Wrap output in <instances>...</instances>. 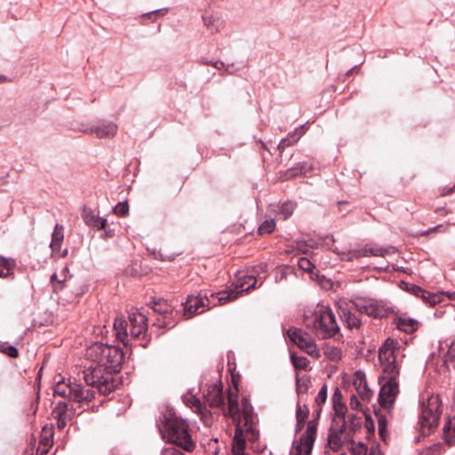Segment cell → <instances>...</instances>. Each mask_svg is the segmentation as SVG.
<instances>
[{
	"label": "cell",
	"mask_w": 455,
	"mask_h": 455,
	"mask_svg": "<svg viewBox=\"0 0 455 455\" xmlns=\"http://www.w3.org/2000/svg\"><path fill=\"white\" fill-rule=\"evenodd\" d=\"M159 430L162 438L172 445H175L184 451L191 453L195 449L188 426L174 411H166L159 420Z\"/></svg>",
	"instance_id": "obj_1"
},
{
	"label": "cell",
	"mask_w": 455,
	"mask_h": 455,
	"mask_svg": "<svg viewBox=\"0 0 455 455\" xmlns=\"http://www.w3.org/2000/svg\"><path fill=\"white\" fill-rule=\"evenodd\" d=\"M442 398L438 394L427 398L420 408L419 420V435L420 438H428L436 432L442 417Z\"/></svg>",
	"instance_id": "obj_2"
},
{
	"label": "cell",
	"mask_w": 455,
	"mask_h": 455,
	"mask_svg": "<svg viewBox=\"0 0 455 455\" xmlns=\"http://www.w3.org/2000/svg\"><path fill=\"white\" fill-rule=\"evenodd\" d=\"M310 319L311 330L320 340L331 339L340 331L333 311L326 304L317 307Z\"/></svg>",
	"instance_id": "obj_3"
},
{
	"label": "cell",
	"mask_w": 455,
	"mask_h": 455,
	"mask_svg": "<svg viewBox=\"0 0 455 455\" xmlns=\"http://www.w3.org/2000/svg\"><path fill=\"white\" fill-rule=\"evenodd\" d=\"M118 372L110 368L101 366L91 368L85 374L88 385L96 389L101 395H109L117 390L121 383Z\"/></svg>",
	"instance_id": "obj_4"
},
{
	"label": "cell",
	"mask_w": 455,
	"mask_h": 455,
	"mask_svg": "<svg viewBox=\"0 0 455 455\" xmlns=\"http://www.w3.org/2000/svg\"><path fill=\"white\" fill-rule=\"evenodd\" d=\"M86 356L90 361L117 372L122 367L125 360L124 354L119 349L101 343H95L91 346L87 351Z\"/></svg>",
	"instance_id": "obj_5"
},
{
	"label": "cell",
	"mask_w": 455,
	"mask_h": 455,
	"mask_svg": "<svg viewBox=\"0 0 455 455\" xmlns=\"http://www.w3.org/2000/svg\"><path fill=\"white\" fill-rule=\"evenodd\" d=\"M351 302L354 304L356 309L365 315L376 318L383 319L388 318L394 314V309L387 302L372 298L364 296H354L351 299Z\"/></svg>",
	"instance_id": "obj_6"
},
{
	"label": "cell",
	"mask_w": 455,
	"mask_h": 455,
	"mask_svg": "<svg viewBox=\"0 0 455 455\" xmlns=\"http://www.w3.org/2000/svg\"><path fill=\"white\" fill-rule=\"evenodd\" d=\"M55 392L62 398L77 403H86L92 400L93 394L91 390L73 381H61L55 388Z\"/></svg>",
	"instance_id": "obj_7"
},
{
	"label": "cell",
	"mask_w": 455,
	"mask_h": 455,
	"mask_svg": "<svg viewBox=\"0 0 455 455\" xmlns=\"http://www.w3.org/2000/svg\"><path fill=\"white\" fill-rule=\"evenodd\" d=\"M287 335L290 340L297 346L300 350L310 355L314 359H319L320 351L316 343L314 338L311 334L305 332L302 329L297 327H291L287 331Z\"/></svg>",
	"instance_id": "obj_8"
},
{
	"label": "cell",
	"mask_w": 455,
	"mask_h": 455,
	"mask_svg": "<svg viewBox=\"0 0 455 455\" xmlns=\"http://www.w3.org/2000/svg\"><path fill=\"white\" fill-rule=\"evenodd\" d=\"M256 278L254 276H244L232 284L229 288L217 293L215 296L220 303H226L239 297L243 293L254 288L256 284Z\"/></svg>",
	"instance_id": "obj_9"
},
{
	"label": "cell",
	"mask_w": 455,
	"mask_h": 455,
	"mask_svg": "<svg viewBox=\"0 0 455 455\" xmlns=\"http://www.w3.org/2000/svg\"><path fill=\"white\" fill-rule=\"evenodd\" d=\"M79 131L97 139H113L118 133V126L109 120H99L86 127L79 128Z\"/></svg>",
	"instance_id": "obj_10"
},
{
	"label": "cell",
	"mask_w": 455,
	"mask_h": 455,
	"mask_svg": "<svg viewBox=\"0 0 455 455\" xmlns=\"http://www.w3.org/2000/svg\"><path fill=\"white\" fill-rule=\"evenodd\" d=\"M334 303L340 318L347 328L353 330L359 329L361 326V319L355 312L356 307L352 302V305H350V302L347 300L341 298L339 300H336Z\"/></svg>",
	"instance_id": "obj_11"
},
{
	"label": "cell",
	"mask_w": 455,
	"mask_h": 455,
	"mask_svg": "<svg viewBox=\"0 0 455 455\" xmlns=\"http://www.w3.org/2000/svg\"><path fill=\"white\" fill-rule=\"evenodd\" d=\"M398 345L392 339H388L379 351V360L384 373H391L396 368Z\"/></svg>",
	"instance_id": "obj_12"
},
{
	"label": "cell",
	"mask_w": 455,
	"mask_h": 455,
	"mask_svg": "<svg viewBox=\"0 0 455 455\" xmlns=\"http://www.w3.org/2000/svg\"><path fill=\"white\" fill-rule=\"evenodd\" d=\"M399 393V385L396 378H390L381 387L378 403L379 406L387 411H392Z\"/></svg>",
	"instance_id": "obj_13"
},
{
	"label": "cell",
	"mask_w": 455,
	"mask_h": 455,
	"mask_svg": "<svg viewBox=\"0 0 455 455\" xmlns=\"http://www.w3.org/2000/svg\"><path fill=\"white\" fill-rule=\"evenodd\" d=\"M345 418L333 416L332 425L328 435V446L334 453L340 451L345 440Z\"/></svg>",
	"instance_id": "obj_14"
},
{
	"label": "cell",
	"mask_w": 455,
	"mask_h": 455,
	"mask_svg": "<svg viewBox=\"0 0 455 455\" xmlns=\"http://www.w3.org/2000/svg\"><path fill=\"white\" fill-rule=\"evenodd\" d=\"M398 286L407 293H411L416 297L420 298L421 301L429 304V306H437L439 303L444 302V299L440 293H431L428 290H425L424 288L418 286L416 284H410L406 281H400Z\"/></svg>",
	"instance_id": "obj_15"
},
{
	"label": "cell",
	"mask_w": 455,
	"mask_h": 455,
	"mask_svg": "<svg viewBox=\"0 0 455 455\" xmlns=\"http://www.w3.org/2000/svg\"><path fill=\"white\" fill-rule=\"evenodd\" d=\"M242 410L245 420V433L250 442L254 443L258 440L259 430L257 427L256 416L254 413V408L247 398H245L242 401Z\"/></svg>",
	"instance_id": "obj_16"
},
{
	"label": "cell",
	"mask_w": 455,
	"mask_h": 455,
	"mask_svg": "<svg viewBox=\"0 0 455 455\" xmlns=\"http://www.w3.org/2000/svg\"><path fill=\"white\" fill-rule=\"evenodd\" d=\"M320 412L317 418L311 420L308 425L305 433L303 434L300 442L296 447V455H311L315 444L318 431V425L319 421Z\"/></svg>",
	"instance_id": "obj_17"
},
{
	"label": "cell",
	"mask_w": 455,
	"mask_h": 455,
	"mask_svg": "<svg viewBox=\"0 0 455 455\" xmlns=\"http://www.w3.org/2000/svg\"><path fill=\"white\" fill-rule=\"evenodd\" d=\"M80 214L85 224L90 228H92V230L103 231L108 237L113 236V233L109 227L108 221L99 215H95L89 207L84 206L80 209Z\"/></svg>",
	"instance_id": "obj_18"
},
{
	"label": "cell",
	"mask_w": 455,
	"mask_h": 455,
	"mask_svg": "<svg viewBox=\"0 0 455 455\" xmlns=\"http://www.w3.org/2000/svg\"><path fill=\"white\" fill-rule=\"evenodd\" d=\"M182 401L191 411H194L200 418L202 422L206 425V427L210 428L213 424V416L211 414L210 411L207 410V408L197 399L196 396L188 392L182 397Z\"/></svg>",
	"instance_id": "obj_19"
},
{
	"label": "cell",
	"mask_w": 455,
	"mask_h": 455,
	"mask_svg": "<svg viewBox=\"0 0 455 455\" xmlns=\"http://www.w3.org/2000/svg\"><path fill=\"white\" fill-rule=\"evenodd\" d=\"M129 322L131 326L132 335L135 338H139L146 333L149 326L147 317L137 310L130 311Z\"/></svg>",
	"instance_id": "obj_20"
},
{
	"label": "cell",
	"mask_w": 455,
	"mask_h": 455,
	"mask_svg": "<svg viewBox=\"0 0 455 455\" xmlns=\"http://www.w3.org/2000/svg\"><path fill=\"white\" fill-rule=\"evenodd\" d=\"M398 253V249L392 246H366L361 249L355 250L350 252V254L356 258L361 257H372V256H387Z\"/></svg>",
	"instance_id": "obj_21"
},
{
	"label": "cell",
	"mask_w": 455,
	"mask_h": 455,
	"mask_svg": "<svg viewBox=\"0 0 455 455\" xmlns=\"http://www.w3.org/2000/svg\"><path fill=\"white\" fill-rule=\"evenodd\" d=\"M353 385H354L355 390L359 395V398H361V400L366 403L371 401L373 392L368 386L364 372L362 371L355 372L354 376H353Z\"/></svg>",
	"instance_id": "obj_22"
},
{
	"label": "cell",
	"mask_w": 455,
	"mask_h": 455,
	"mask_svg": "<svg viewBox=\"0 0 455 455\" xmlns=\"http://www.w3.org/2000/svg\"><path fill=\"white\" fill-rule=\"evenodd\" d=\"M208 299L202 295H193L190 296L185 302L184 305V316L186 318H191L198 312L203 311L208 306Z\"/></svg>",
	"instance_id": "obj_23"
},
{
	"label": "cell",
	"mask_w": 455,
	"mask_h": 455,
	"mask_svg": "<svg viewBox=\"0 0 455 455\" xmlns=\"http://www.w3.org/2000/svg\"><path fill=\"white\" fill-rule=\"evenodd\" d=\"M204 397L211 407H220L223 404V385L221 382H214L207 387Z\"/></svg>",
	"instance_id": "obj_24"
},
{
	"label": "cell",
	"mask_w": 455,
	"mask_h": 455,
	"mask_svg": "<svg viewBox=\"0 0 455 455\" xmlns=\"http://www.w3.org/2000/svg\"><path fill=\"white\" fill-rule=\"evenodd\" d=\"M53 436H54V429L53 425H46L40 435V444L38 447L37 454L38 455H46L48 454L53 445Z\"/></svg>",
	"instance_id": "obj_25"
},
{
	"label": "cell",
	"mask_w": 455,
	"mask_h": 455,
	"mask_svg": "<svg viewBox=\"0 0 455 455\" xmlns=\"http://www.w3.org/2000/svg\"><path fill=\"white\" fill-rule=\"evenodd\" d=\"M74 409L65 403H60L53 410V415L57 420L59 429H63L74 415Z\"/></svg>",
	"instance_id": "obj_26"
},
{
	"label": "cell",
	"mask_w": 455,
	"mask_h": 455,
	"mask_svg": "<svg viewBox=\"0 0 455 455\" xmlns=\"http://www.w3.org/2000/svg\"><path fill=\"white\" fill-rule=\"evenodd\" d=\"M310 127H311V123L308 122L305 125L302 126V127H298L295 130H293L292 133H290L288 136L284 138V140L281 141L279 145H278V149H280L281 151H283L286 148L297 143L302 136L306 134V132L308 131V129L310 128Z\"/></svg>",
	"instance_id": "obj_27"
},
{
	"label": "cell",
	"mask_w": 455,
	"mask_h": 455,
	"mask_svg": "<svg viewBox=\"0 0 455 455\" xmlns=\"http://www.w3.org/2000/svg\"><path fill=\"white\" fill-rule=\"evenodd\" d=\"M64 240V228L61 224H56L52 235V240L50 244V249L52 252V256H57L61 253V246Z\"/></svg>",
	"instance_id": "obj_28"
},
{
	"label": "cell",
	"mask_w": 455,
	"mask_h": 455,
	"mask_svg": "<svg viewBox=\"0 0 455 455\" xmlns=\"http://www.w3.org/2000/svg\"><path fill=\"white\" fill-rule=\"evenodd\" d=\"M234 387H229L228 391V410L229 414L235 424L239 423V407L237 401V390H234Z\"/></svg>",
	"instance_id": "obj_29"
},
{
	"label": "cell",
	"mask_w": 455,
	"mask_h": 455,
	"mask_svg": "<svg viewBox=\"0 0 455 455\" xmlns=\"http://www.w3.org/2000/svg\"><path fill=\"white\" fill-rule=\"evenodd\" d=\"M114 330L116 333V337L123 345H129V337L127 332V324L126 320L122 317H118L114 323Z\"/></svg>",
	"instance_id": "obj_30"
},
{
	"label": "cell",
	"mask_w": 455,
	"mask_h": 455,
	"mask_svg": "<svg viewBox=\"0 0 455 455\" xmlns=\"http://www.w3.org/2000/svg\"><path fill=\"white\" fill-rule=\"evenodd\" d=\"M333 409L334 414L339 418H345L347 414V406L343 400V396L341 394V390L335 389L333 397Z\"/></svg>",
	"instance_id": "obj_31"
},
{
	"label": "cell",
	"mask_w": 455,
	"mask_h": 455,
	"mask_svg": "<svg viewBox=\"0 0 455 455\" xmlns=\"http://www.w3.org/2000/svg\"><path fill=\"white\" fill-rule=\"evenodd\" d=\"M245 447H246V442H245V432L240 427H236L235 437H234L233 444H232V453L234 455H244Z\"/></svg>",
	"instance_id": "obj_32"
},
{
	"label": "cell",
	"mask_w": 455,
	"mask_h": 455,
	"mask_svg": "<svg viewBox=\"0 0 455 455\" xmlns=\"http://www.w3.org/2000/svg\"><path fill=\"white\" fill-rule=\"evenodd\" d=\"M396 324H397V328L399 331H401L402 333H407L408 335H411L415 333L420 326L419 322L416 321L415 319L401 318L397 319Z\"/></svg>",
	"instance_id": "obj_33"
},
{
	"label": "cell",
	"mask_w": 455,
	"mask_h": 455,
	"mask_svg": "<svg viewBox=\"0 0 455 455\" xmlns=\"http://www.w3.org/2000/svg\"><path fill=\"white\" fill-rule=\"evenodd\" d=\"M296 203L293 201H286L281 204L273 210V213L276 214V218L282 220H287L293 215V212L296 208Z\"/></svg>",
	"instance_id": "obj_34"
},
{
	"label": "cell",
	"mask_w": 455,
	"mask_h": 455,
	"mask_svg": "<svg viewBox=\"0 0 455 455\" xmlns=\"http://www.w3.org/2000/svg\"><path fill=\"white\" fill-rule=\"evenodd\" d=\"M373 411H374V414L376 416L377 420H378L380 438H381L383 442L385 443V444H388V441H389V429H388L387 418L380 410L377 409L376 407H374Z\"/></svg>",
	"instance_id": "obj_35"
},
{
	"label": "cell",
	"mask_w": 455,
	"mask_h": 455,
	"mask_svg": "<svg viewBox=\"0 0 455 455\" xmlns=\"http://www.w3.org/2000/svg\"><path fill=\"white\" fill-rule=\"evenodd\" d=\"M444 439L448 446L455 445V415L447 419L444 428Z\"/></svg>",
	"instance_id": "obj_36"
},
{
	"label": "cell",
	"mask_w": 455,
	"mask_h": 455,
	"mask_svg": "<svg viewBox=\"0 0 455 455\" xmlns=\"http://www.w3.org/2000/svg\"><path fill=\"white\" fill-rule=\"evenodd\" d=\"M307 167H308L306 164H299L297 166L292 167L291 169H288L284 173H281L277 180L279 182H284L286 180L293 179L294 177H297L306 173Z\"/></svg>",
	"instance_id": "obj_37"
},
{
	"label": "cell",
	"mask_w": 455,
	"mask_h": 455,
	"mask_svg": "<svg viewBox=\"0 0 455 455\" xmlns=\"http://www.w3.org/2000/svg\"><path fill=\"white\" fill-rule=\"evenodd\" d=\"M168 9H160L158 11H153L150 13H144L139 17V22L142 24H151L157 22L159 19L167 15Z\"/></svg>",
	"instance_id": "obj_38"
},
{
	"label": "cell",
	"mask_w": 455,
	"mask_h": 455,
	"mask_svg": "<svg viewBox=\"0 0 455 455\" xmlns=\"http://www.w3.org/2000/svg\"><path fill=\"white\" fill-rule=\"evenodd\" d=\"M310 411L306 406H299L296 411V434L302 431L309 419Z\"/></svg>",
	"instance_id": "obj_39"
},
{
	"label": "cell",
	"mask_w": 455,
	"mask_h": 455,
	"mask_svg": "<svg viewBox=\"0 0 455 455\" xmlns=\"http://www.w3.org/2000/svg\"><path fill=\"white\" fill-rule=\"evenodd\" d=\"M15 268V262L13 259L5 258L4 256L1 257V267H0V274L2 278H6L12 276L13 271Z\"/></svg>",
	"instance_id": "obj_40"
},
{
	"label": "cell",
	"mask_w": 455,
	"mask_h": 455,
	"mask_svg": "<svg viewBox=\"0 0 455 455\" xmlns=\"http://www.w3.org/2000/svg\"><path fill=\"white\" fill-rule=\"evenodd\" d=\"M291 360L293 366L296 370H303V371H310L311 362L304 357H301L297 354H292Z\"/></svg>",
	"instance_id": "obj_41"
},
{
	"label": "cell",
	"mask_w": 455,
	"mask_h": 455,
	"mask_svg": "<svg viewBox=\"0 0 455 455\" xmlns=\"http://www.w3.org/2000/svg\"><path fill=\"white\" fill-rule=\"evenodd\" d=\"M324 355L330 360L334 361V362H338L341 360V350L337 347L330 345L324 346Z\"/></svg>",
	"instance_id": "obj_42"
},
{
	"label": "cell",
	"mask_w": 455,
	"mask_h": 455,
	"mask_svg": "<svg viewBox=\"0 0 455 455\" xmlns=\"http://www.w3.org/2000/svg\"><path fill=\"white\" fill-rule=\"evenodd\" d=\"M129 203L128 201L118 203L113 208V214L118 218H126L129 215Z\"/></svg>",
	"instance_id": "obj_43"
},
{
	"label": "cell",
	"mask_w": 455,
	"mask_h": 455,
	"mask_svg": "<svg viewBox=\"0 0 455 455\" xmlns=\"http://www.w3.org/2000/svg\"><path fill=\"white\" fill-rule=\"evenodd\" d=\"M349 449L353 455H365L367 453V447L363 443H355L353 440H350Z\"/></svg>",
	"instance_id": "obj_44"
},
{
	"label": "cell",
	"mask_w": 455,
	"mask_h": 455,
	"mask_svg": "<svg viewBox=\"0 0 455 455\" xmlns=\"http://www.w3.org/2000/svg\"><path fill=\"white\" fill-rule=\"evenodd\" d=\"M276 228V223L274 220H267L263 222V224L259 227V235H266V234H271L275 230Z\"/></svg>",
	"instance_id": "obj_45"
},
{
	"label": "cell",
	"mask_w": 455,
	"mask_h": 455,
	"mask_svg": "<svg viewBox=\"0 0 455 455\" xmlns=\"http://www.w3.org/2000/svg\"><path fill=\"white\" fill-rule=\"evenodd\" d=\"M150 307L153 309L154 311H157L158 313H167L169 312L171 310L169 305H167V302L162 300H155L150 303Z\"/></svg>",
	"instance_id": "obj_46"
},
{
	"label": "cell",
	"mask_w": 455,
	"mask_h": 455,
	"mask_svg": "<svg viewBox=\"0 0 455 455\" xmlns=\"http://www.w3.org/2000/svg\"><path fill=\"white\" fill-rule=\"evenodd\" d=\"M361 411H362L364 417V423H365V428H366L368 434L372 436L374 434V423H373L372 416L370 415V413L368 412L367 410H365L364 408Z\"/></svg>",
	"instance_id": "obj_47"
},
{
	"label": "cell",
	"mask_w": 455,
	"mask_h": 455,
	"mask_svg": "<svg viewBox=\"0 0 455 455\" xmlns=\"http://www.w3.org/2000/svg\"><path fill=\"white\" fill-rule=\"evenodd\" d=\"M298 265H299V267L302 269V271H304V272L309 273V274H312L313 272H316L315 266L308 259H301L299 261V263H298Z\"/></svg>",
	"instance_id": "obj_48"
},
{
	"label": "cell",
	"mask_w": 455,
	"mask_h": 455,
	"mask_svg": "<svg viewBox=\"0 0 455 455\" xmlns=\"http://www.w3.org/2000/svg\"><path fill=\"white\" fill-rule=\"evenodd\" d=\"M326 398H327V387L326 385H324L321 388V390L316 398V402L318 404V406L322 407L323 405H324Z\"/></svg>",
	"instance_id": "obj_49"
},
{
	"label": "cell",
	"mask_w": 455,
	"mask_h": 455,
	"mask_svg": "<svg viewBox=\"0 0 455 455\" xmlns=\"http://www.w3.org/2000/svg\"><path fill=\"white\" fill-rule=\"evenodd\" d=\"M310 386H311V379H309L308 376H304L302 378L301 381H298V391L302 393H305L307 390H309Z\"/></svg>",
	"instance_id": "obj_50"
},
{
	"label": "cell",
	"mask_w": 455,
	"mask_h": 455,
	"mask_svg": "<svg viewBox=\"0 0 455 455\" xmlns=\"http://www.w3.org/2000/svg\"><path fill=\"white\" fill-rule=\"evenodd\" d=\"M361 426V422L359 420V417L356 415L350 416V433H353L354 435L357 431H359Z\"/></svg>",
	"instance_id": "obj_51"
},
{
	"label": "cell",
	"mask_w": 455,
	"mask_h": 455,
	"mask_svg": "<svg viewBox=\"0 0 455 455\" xmlns=\"http://www.w3.org/2000/svg\"><path fill=\"white\" fill-rule=\"evenodd\" d=\"M443 229H445V226L441 224V225H438L436 227L431 228H429L428 230H425V231L421 232V233H419L417 234L415 236H429V235H432V234H435V233H438V232L442 231Z\"/></svg>",
	"instance_id": "obj_52"
},
{
	"label": "cell",
	"mask_w": 455,
	"mask_h": 455,
	"mask_svg": "<svg viewBox=\"0 0 455 455\" xmlns=\"http://www.w3.org/2000/svg\"><path fill=\"white\" fill-rule=\"evenodd\" d=\"M442 447L443 446L441 444H438V445H436V446L428 447L425 451L421 452V454H424V455H436V454H440Z\"/></svg>",
	"instance_id": "obj_53"
},
{
	"label": "cell",
	"mask_w": 455,
	"mask_h": 455,
	"mask_svg": "<svg viewBox=\"0 0 455 455\" xmlns=\"http://www.w3.org/2000/svg\"><path fill=\"white\" fill-rule=\"evenodd\" d=\"M350 407L354 410V411H362L363 410V407L361 405V403L359 402V399L356 397V396H352L351 397V399H350Z\"/></svg>",
	"instance_id": "obj_54"
},
{
	"label": "cell",
	"mask_w": 455,
	"mask_h": 455,
	"mask_svg": "<svg viewBox=\"0 0 455 455\" xmlns=\"http://www.w3.org/2000/svg\"><path fill=\"white\" fill-rule=\"evenodd\" d=\"M206 64L208 65L213 66L215 67L216 69H218L220 70H224V71H227L228 68V66L225 65V63H223V62H220V61H208V62H206Z\"/></svg>",
	"instance_id": "obj_55"
},
{
	"label": "cell",
	"mask_w": 455,
	"mask_h": 455,
	"mask_svg": "<svg viewBox=\"0 0 455 455\" xmlns=\"http://www.w3.org/2000/svg\"><path fill=\"white\" fill-rule=\"evenodd\" d=\"M2 352L8 355V356L12 357V358H16L18 356L17 350H15L13 347H10V346L6 347V348H4V347H3V348H2Z\"/></svg>",
	"instance_id": "obj_56"
},
{
	"label": "cell",
	"mask_w": 455,
	"mask_h": 455,
	"mask_svg": "<svg viewBox=\"0 0 455 455\" xmlns=\"http://www.w3.org/2000/svg\"><path fill=\"white\" fill-rule=\"evenodd\" d=\"M448 359L449 361L451 362V364H454V366L455 368V342L452 345L450 350H449V352H448Z\"/></svg>",
	"instance_id": "obj_57"
},
{
	"label": "cell",
	"mask_w": 455,
	"mask_h": 455,
	"mask_svg": "<svg viewBox=\"0 0 455 455\" xmlns=\"http://www.w3.org/2000/svg\"><path fill=\"white\" fill-rule=\"evenodd\" d=\"M455 193V185L452 186L450 188H447L443 191L441 194H440V197H447V196H451L453 194Z\"/></svg>",
	"instance_id": "obj_58"
},
{
	"label": "cell",
	"mask_w": 455,
	"mask_h": 455,
	"mask_svg": "<svg viewBox=\"0 0 455 455\" xmlns=\"http://www.w3.org/2000/svg\"><path fill=\"white\" fill-rule=\"evenodd\" d=\"M439 293L444 297L448 298L451 301H455V292H440Z\"/></svg>",
	"instance_id": "obj_59"
},
{
	"label": "cell",
	"mask_w": 455,
	"mask_h": 455,
	"mask_svg": "<svg viewBox=\"0 0 455 455\" xmlns=\"http://www.w3.org/2000/svg\"></svg>",
	"instance_id": "obj_60"
}]
</instances>
